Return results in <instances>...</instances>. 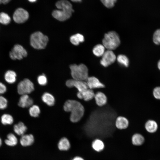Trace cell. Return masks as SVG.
Returning a JSON list of instances; mask_svg holds the SVG:
<instances>
[{"label": "cell", "instance_id": "obj_41", "mask_svg": "<svg viewBox=\"0 0 160 160\" xmlns=\"http://www.w3.org/2000/svg\"><path fill=\"white\" fill-rule=\"evenodd\" d=\"M72 1L75 2H80L82 1V0H71Z\"/></svg>", "mask_w": 160, "mask_h": 160}, {"label": "cell", "instance_id": "obj_11", "mask_svg": "<svg viewBox=\"0 0 160 160\" xmlns=\"http://www.w3.org/2000/svg\"><path fill=\"white\" fill-rule=\"evenodd\" d=\"M66 85L69 87H75L79 92H82L89 88L86 82L74 79H69L67 81Z\"/></svg>", "mask_w": 160, "mask_h": 160}, {"label": "cell", "instance_id": "obj_15", "mask_svg": "<svg viewBox=\"0 0 160 160\" xmlns=\"http://www.w3.org/2000/svg\"><path fill=\"white\" fill-rule=\"evenodd\" d=\"M34 142V138L32 134H24L21 136L20 139V143L23 146H27L31 145Z\"/></svg>", "mask_w": 160, "mask_h": 160}, {"label": "cell", "instance_id": "obj_26", "mask_svg": "<svg viewBox=\"0 0 160 160\" xmlns=\"http://www.w3.org/2000/svg\"><path fill=\"white\" fill-rule=\"evenodd\" d=\"M7 138L5 140V144L7 145L13 146L15 145L17 143V139L16 136L12 133L9 134L7 137Z\"/></svg>", "mask_w": 160, "mask_h": 160}, {"label": "cell", "instance_id": "obj_2", "mask_svg": "<svg viewBox=\"0 0 160 160\" xmlns=\"http://www.w3.org/2000/svg\"><path fill=\"white\" fill-rule=\"evenodd\" d=\"M63 108L67 112H71L70 120L73 122L79 121L82 118L84 113L83 105L79 102L72 100L66 101L65 103Z\"/></svg>", "mask_w": 160, "mask_h": 160}, {"label": "cell", "instance_id": "obj_28", "mask_svg": "<svg viewBox=\"0 0 160 160\" xmlns=\"http://www.w3.org/2000/svg\"><path fill=\"white\" fill-rule=\"evenodd\" d=\"M94 54L97 57L102 56L105 52V47L101 44H98L95 46L93 49Z\"/></svg>", "mask_w": 160, "mask_h": 160}, {"label": "cell", "instance_id": "obj_6", "mask_svg": "<svg viewBox=\"0 0 160 160\" xmlns=\"http://www.w3.org/2000/svg\"><path fill=\"white\" fill-rule=\"evenodd\" d=\"M34 89L33 83L28 79H24L20 81L17 86V92L21 95L30 94Z\"/></svg>", "mask_w": 160, "mask_h": 160}, {"label": "cell", "instance_id": "obj_40", "mask_svg": "<svg viewBox=\"0 0 160 160\" xmlns=\"http://www.w3.org/2000/svg\"><path fill=\"white\" fill-rule=\"evenodd\" d=\"M72 160H84L83 158L79 156H76L74 157Z\"/></svg>", "mask_w": 160, "mask_h": 160}, {"label": "cell", "instance_id": "obj_27", "mask_svg": "<svg viewBox=\"0 0 160 160\" xmlns=\"http://www.w3.org/2000/svg\"><path fill=\"white\" fill-rule=\"evenodd\" d=\"M70 41L73 44L78 45L80 43L84 41V38L83 35L81 34L77 33L71 36L70 38Z\"/></svg>", "mask_w": 160, "mask_h": 160}, {"label": "cell", "instance_id": "obj_18", "mask_svg": "<svg viewBox=\"0 0 160 160\" xmlns=\"http://www.w3.org/2000/svg\"><path fill=\"white\" fill-rule=\"evenodd\" d=\"M145 128L148 132L153 133L157 131L158 128V125L157 122L155 120L150 119L145 123Z\"/></svg>", "mask_w": 160, "mask_h": 160}, {"label": "cell", "instance_id": "obj_25", "mask_svg": "<svg viewBox=\"0 0 160 160\" xmlns=\"http://www.w3.org/2000/svg\"><path fill=\"white\" fill-rule=\"evenodd\" d=\"M92 146L95 151L100 152L103 150L105 145L102 140L99 139H96L93 141Z\"/></svg>", "mask_w": 160, "mask_h": 160}, {"label": "cell", "instance_id": "obj_44", "mask_svg": "<svg viewBox=\"0 0 160 160\" xmlns=\"http://www.w3.org/2000/svg\"><path fill=\"white\" fill-rule=\"evenodd\" d=\"M2 144V140L1 138H0V147L1 146Z\"/></svg>", "mask_w": 160, "mask_h": 160}, {"label": "cell", "instance_id": "obj_14", "mask_svg": "<svg viewBox=\"0 0 160 160\" xmlns=\"http://www.w3.org/2000/svg\"><path fill=\"white\" fill-rule=\"evenodd\" d=\"M95 95L93 90L88 88L82 92H78L77 95L80 99H83L85 101H89L93 98Z\"/></svg>", "mask_w": 160, "mask_h": 160}, {"label": "cell", "instance_id": "obj_42", "mask_svg": "<svg viewBox=\"0 0 160 160\" xmlns=\"http://www.w3.org/2000/svg\"><path fill=\"white\" fill-rule=\"evenodd\" d=\"M158 67L159 69L160 70V60H159L158 63Z\"/></svg>", "mask_w": 160, "mask_h": 160}, {"label": "cell", "instance_id": "obj_24", "mask_svg": "<svg viewBox=\"0 0 160 160\" xmlns=\"http://www.w3.org/2000/svg\"><path fill=\"white\" fill-rule=\"evenodd\" d=\"M16 74L15 72L11 70H9L5 73L4 79L8 83L12 84L16 81Z\"/></svg>", "mask_w": 160, "mask_h": 160}, {"label": "cell", "instance_id": "obj_13", "mask_svg": "<svg viewBox=\"0 0 160 160\" xmlns=\"http://www.w3.org/2000/svg\"><path fill=\"white\" fill-rule=\"evenodd\" d=\"M33 99L27 94L21 95L18 103V105L20 107L24 108L30 107L33 103Z\"/></svg>", "mask_w": 160, "mask_h": 160}, {"label": "cell", "instance_id": "obj_5", "mask_svg": "<svg viewBox=\"0 0 160 160\" xmlns=\"http://www.w3.org/2000/svg\"><path fill=\"white\" fill-rule=\"evenodd\" d=\"M48 41V37L39 31L33 33L30 37L31 45L34 48L38 49H44Z\"/></svg>", "mask_w": 160, "mask_h": 160}, {"label": "cell", "instance_id": "obj_3", "mask_svg": "<svg viewBox=\"0 0 160 160\" xmlns=\"http://www.w3.org/2000/svg\"><path fill=\"white\" fill-rule=\"evenodd\" d=\"M102 43L105 48L112 50L119 46L120 41L118 34L114 31H111L105 34Z\"/></svg>", "mask_w": 160, "mask_h": 160}, {"label": "cell", "instance_id": "obj_12", "mask_svg": "<svg viewBox=\"0 0 160 160\" xmlns=\"http://www.w3.org/2000/svg\"><path fill=\"white\" fill-rule=\"evenodd\" d=\"M86 81L88 87L90 89H92L105 87V85L95 77H88Z\"/></svg>", "mask_w": 160, "mask_h": 160}, {"label": "cell", "instance_id": "obj_34", "mask_svg": "<svg viewBox=\"0 0 160 160\" xmlns=\"http://www.w3.org/2000/svg\"><path fill=\"white\" fill-rule=\"evenodd\" d=\"M103 4L107 8H111L114 6L116 0H100Z\"/></svg>", "mask_w": 160, "mask_h": 160}, {"label": "cell", "instance_id": "obj_19", "mask_svg": "<svg viewBox=\"0 0 160 160\" xmlns=\"http://www.w3.org/2000/svg\"><path fill=\"white\" fill-rule=\"evenodd\" d=\"M55 6L59 9L73 10L71 3L67 0L58 1L56 3Z\"/></svg>", "mask_w": 160, "mask_h": 160}, {"label": "cell", "instance_id": "obj_17", "mask_svg": "<svg viewBox=\"0 0 160 160\" xmlns=\"http://www.w3.org/2000/svg\"><path fill=\"white\" fill-rule=\"evenodd\" d=\"M96 104L99 106H102L107 102V98L104 94L100 92H97L94 97Z\"/></svg>", "mask_w": 160, "mask_h": 160}, {"label": "cell", "instance_id": "obj_7", "mask_svg": "<svg viewBox=\"0 0 160 160\" xmlns=\"http://www.w3.org/2000/svg\"><path fill=\"white\" fill-rule=\"evenodd\" d=\"M27 53L26 50L21 45H15L9 52V56L13 60H20L26 57Z\"/></svg>", "mask_w": 160, "mask_h": 160}, {"label": "cell", "instance_id": "obj_31", "mask_svg": "<svg viewBox=\"0 0 160 160\" xmlns=\"http://www.w3.org/2000/svg\"><path fill=\"white\" fill-rule=\"evenodd\" d=\"M118 62L125 67H127L129 64V60L127 57L123 55H119L117 57Z\"/></svg>", "mask_w": 160, "mask_h": 160}, {"label": "cell", "instance_id": "obj_29", "mask_svg": "<svg viewBox=\"0 0 160 160\" xmlns=\"http://www.w3.org/2000/svg\"><path fill=\"white\" fill-rule=\"evenodd\" d=\"M1 122L4 125H10L14 121L12 116L8 114H4L1 117Z\"/></svg>", "mask_w": 160, "mask_h": 160}, {"label": "cell", "instance_id": "obj_16", "mask_svg": "<svg viewBox=\"0 0 160 160\" xmlns=\"http://www.w3.org/2000/svg\"><path fill=\"white\" fill-rule=\"evenodd\" d=\"M129 125V121L127 119L123 116H120L116 118L115 121L116 127L120 129L127 128Z\"/></svg>", "mask_w": 160, "mask_h": 160}, {"label": "cell", "instance_id": "obj_36", "mask_svg": "<svg viewBox=\"0 0 160 160\" xmlns=\"http://www.w3.org/2000/svg\"><path fill=\"white\" fill-rule=\"evenodd\" d=\"M7 100L3 96H0V109H4L7 105Z\"/></svg>", "mask_w": 160, "mask_h": 160}, {"label": "cell", "instance_id": "obj_4", "mask_svg": "<svg viewBox=\"0 0 160 160\" xmlns=\"http://www.w3.org/2000/svg\"><path fill=\"white\" fill-rule=\"evenodd\" d=\"M71 74L73 79L85 81L88 77V69L86 65L83 64L79 65L74 64L70 65Z\"/></svg>", "mask_w": 160, "mask_h": 160}, {"label": "cell", "instance_id": "obj_37", "mask_svg": "<svg viewBox=\"0 0 160 160\" xmlns=\"http://www.w3.org/2000/svg\"><path fill=\"white\" fill-rule=\"evenodd\" d=\"M153 94L155 99L160 100V86L156 87L153 89Z\"/></svg>", "mask_w": 160, "mask_h": 160}, {"label": "cell", "instance_id": "obj_43", "mask_svg": "<svg viewBox=\"0 0 160 160\" xmlns=\"http://www.w3.org/2000/svg\"><path fill=\"white\" fill-rule=\"evenodd\" d=\"M28 1L31 2H35L36 0H28Z\"/></svg>", "mask_w": 160, "mask_h": 160}, {"label": "cell", "instance_id": "obj_32", "mask_svg": "<svg viewBox=\"0 0 160 160\" xmlns=\"http://www.w3.org/2000/svg\"><path fill=\"white\" fill-rule=\"evenodd\" d=\"M11 21V18L9 15L5 13H0V23L4 25L8 24Z\"/></svg>", "mask_w": 160, "mask_h": 160}, {"label": "cell", "instance_id": "obj_21", "mask_svg": "<svg viewBox=\"0 0 160 160\" xmlns=\"http://www.w3.org/2000/svg\"><path fill=\"white\" fill-rule=\"evenodd\" d=\"M43 101L49 106L54 105L55 103V99L52 95L50 93L46 92L44 93L41 97Z\"/></svg>", "mask_w": 160, "mask_h": 160}, {"label": "cell", "instance_id": "obj_22", "mask_svg": "<svg viewBox=\"0 0 160 160\" xmlns=\"http://www.w3.org/2000/svg\"><path fill=\"white\" fill-rule=\"evenodd\" d=\"M58 147L60 151H66L70 147V144L69 140L66 137L60 139L58 143Z\"/></svg>", "mask_w": 160, "mask_h": 160}, {"label": "cell", "instance_id": "obj_8", "mask_svg": "<svg viewBox=\"0 0 160 160\" xmlns=\"http://www.w3.org/2000/svg\"><path fill=\"white\" fill-rule=\"evenodd\" d=\"M29 13L25 9L19 8L14 12L13 15V19L16 23H21L25 22L28 18Z\"/></svg>", "mask_w": 160, "mask_h": 160}, {"label": "cell", "instance_id": "obj_23", "mask_svg": "<svg viewBox=\"0 0 160 160\" xmlns=\"http://www.w3.org/2000/svg\"><path fill=\"white\" fill-rule=\"evenodd\" d=\"M144 137L139 133L134 134L132 137V143L135 145H141L144 143Z\"/></svg>", "mask_w": 160, "mask_h": 160}, {"label": "cell", "instance_id": "obj_30", "mask_svg": "<svg viewBox=\"0 0 160 160\" xmlns=\"http://www.w3.org/2000/svg\"><path fill=\"white\" fill-rule=\"evenodd\" d=\"M29 112L31 116L36 117L39 116L40 112V110L38 105H33L30 107L29 109Z\"/></svg>", "mask_w": 160, "mask_h": 160}, {"label": "cell", "instance_id": "obj_39", "mask_svg": "<svg viewBox=\"0 0 160 160\" xmlns=\"http://www.w3.org/2000/svg\"><path fill=\"white\" fill-rule=\"evenodd\" d=\"M11 0H0V4H7Z\"/></svg>", "mask_w": 160, "mask_h": 160}, {"label": "cell", "instance_id": "obj_10", "mask_svg": "<svg viewBox=\"0 0 160 160\" xmlns=\"http://www.w3.org/2000/svg\"><path fill=\"white\" fill-rule=\"evenodd\" d=\"M116 57L113 52L111 50L105 51L102 56L100 63L102 65L106 67L113 63L116 60Z\"/></svg>", "mask_w": 160, "mask_h": 160}, {"label": "cell", "instance_id": "obj_20", "mask_svg": "<svg viewBox=\"0 0 160 160\" xmlns=\"http://www.w3.org/2000/svg\"><path fill=\"white\" fill-rule=\"evenodd\" d=\"M13 129L15 132L17 134L21 136L24 135L27 130L26 126L22 122H19L15 125Z\"/></svg>", "mask_w": 160, "mask_h": 160}, {"label": "cell", "instance_id": "obj_33", "mask_svg": "<svg viewBox=\"0 0 160 160\" xmlns=\"http://www.w3.org/2000/svg\"><path fill=\"white\" fill-rule=\"evenodd\" d=\"M153 42L156 45L160 44V29L157 30L153 36Z\"/></svg>", "mask_w": 160, "mask_h": 160}, {"label": "cell", "instance_id": "obj_38", "mask_svg": "<svg viewBox=\"0 0 160 160\" xmlns=\"http://www.w3.org/2000/svg\"><path fill=\"white\" fill-rule=\"evenodd\" d=\"M6 86L3 83L0 82V94L4 93L7 91Z\"/></svg>", "mask_w": 160, "mask_h": 160}, {"label": "cell", "instance_id": "obj_1", "mask_svg": "<svg viewBox=\"0 0 160 160\" xmlns=\"http://www.w3.org/2000/svg\"><path fill=\"white\" fill-rule=\"evenodd\" d=\"M116 116V111L109 106L95 110L91 113L84 125V129L87 132L97 129H112Z\"/></svg>", "mask_w": 160, "mask_h": 160}, {"label": "cell", "instance_id": "obj_9", "mask_svg": "<svg viewBox=\"0 0 160 160\" xmlns=\"http://www.w3.org/2000/svg\"><path fill=\"white\" fill-rule=\"evenodd\" d=\"M74 10L59 9L54 10L52 13L53 17L61 21H64L68 19L71 16Z\"/></svg>", "mask_w": 160, "mask_h": 160}, {"label": "cell", "instance_id": "obj_35", "mask_svg": "<svg viewBox=\"0 0 160 160\" xmlns=\"http://www.w3.org/2000/svg\"><path fill=\"white\" fill-rule=\"evenodd\" d=\"M37 81L38 83L42 86L46 85L47 82V78L44 74L40 75L38 77Z\"/></svg>", "mask_w": 160, "mask_h": 160}]
</instances>
